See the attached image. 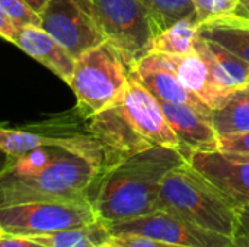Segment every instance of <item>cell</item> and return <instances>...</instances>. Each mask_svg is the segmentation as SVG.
Returning <instances> with one entry per match:
<instances>
[{
  "mask_svg": "<svg viewBox=\"0 0 249 247\" xmlns=\"http://www.w3.org/2000/svg\"><path fill=\"white\" fill-rule=\"evenodd\" d=\"M159 103L181 143L185 157L194 151H216L217 132L210 116L188 105L169 103L163 100H159Z\"/></svg>",
  "mask_w": 249,
  "mask_h": 247,
  "instance_id": "cell-12",
  "label": "cell"
},
{
  "mask_svg": "<svg viewBox=\"0 0 249 247\" xmlns=\"http://www.w3.org/2000/svg\"><path fill=\"white\" fill-rule=\"evenodd\" d=\"M101 247H115V246H112V245H111V243L108 242V243H105V245H102V246H101Z\"/></svg>",
  "mask_w": 249,
  "mask_h": 247,
  "instance_id": "cell-32",
  "label": "cell"
},
{
  "mask_svg": "<svg viewBox=\"0 0 249 247\" xmlns=\"http://www.w3.org/2000/svg\"><path fill=\"white\" fill-rule=\"evenodd\" d=\"M32 9H35L38 13H41L42 10H44V7H45V4H47V1L48 0H25Z\"/></svg>",
  "mask_w": 249,
  "mask_h": 247,
  "instance_id": "cell-29",
  "label": "cell"
},
{
  "mask_svg": "<svg viewBox=\"0 0 249 247\" xmlns=\"http://www.w3.org/2000/svg\"><path fill=\"white\" fill-rule=\"evenodd\" d=\"M111 236L139 234L184 247H236V239L206 230L171 213L156 210L150 214L107 224Z\"/></svg>",
  "mask_w": 249,
  "mask_h": 247,
  "instance_id": "cell-7",
  "label": "cell"
},
{
  "mask_svg": "<svg viewBox=\"0 0 249 247\" xmlns=\"http://www.w3.org/2000/svg\"><path fill=\"white\" fill-rule=\"evenodd\" d=\"M115 103L133 130L150 147L163 146L182 153L181 143L169 125L159 100L133 74L130 76L125 90Z\"/></svg>",
  "mask_w": 249,
  "mask_h": 247,
  "instance_id": "cell-9",
  "label": "cell"
},
{
  "mask_svg": "<svg viewBox=\"0 0 249 247\" xmlns=\"http://www.w3.org/2000/svg\"><path fill=\"white\" fill-rule=\"evenodd\" d=\"M80 3L95 20L105 41L111 42L131 67L150 54L158 31L140 0H80Z\"/></svg>",
  "mask_w": 249,
  "mask_h": 247,
  "instance_id": "cell-5",
  "label": "cell"
},
{
  "mask_svg": "<svg viewBox=\"0 0 249 247\" xmlns=\"http://www.w3.org/2000/svg\"><path fill=\"white\" fill-rule=\"evenodd\" d=\"M216 151L249 154V131L219 134L216 140Z\"/></svg>",
  "mask_w": 249,
  "mask_h": 247,
  "instance_id": "cell-23",
  "label": "cell"
},
{
  "mask_svg": "<svg viewBox=\"0 0 249 247\" xmlns=\"http://www.w3.org/2000/svg\"><path fill=\"white\" fill-rule=\"evenodd\" d=\"M9 162H10V156L0 148V175L4 172V169L7 167Z\"/></svg>",
  "mask_w": 249,
  "mask_h": 247,
  "instance_id": "cell-30",
  "label": "cell"
},
{
  "mask_svg": "<svg viewBox=\"0 0 249 247\" xmlns=\"http://www.w3.org/2000/svg\"><path fill=\"white\" fill-rule=\"evenodd\" d=\"M131 74L158 99L169 103H181L212 116L210 109L196 95L187 90L162 54H147L133 67Z\"/></svg>",
  "mask_w": 249,
  "mask_h": 247,
  "instance_id": "cell-11",
  "label": "cell"
},
{
  "mask_svg": "<svg viewBox=\"0 0 249 247\" xmlns=\"http://www.w3.org/2000/svg\"><path fill=\"white\" fill-rule=\"evenodd\" d=\"M96 220L89 202H28L0 208V227L16 236L48 234Z\"/></svg>",
  "mask_w": 249,
  "mask_h": 247,
  "instance_id": "cell-6",
  "label": "cell"
},
{
  "mask_svg": "<svg viewBox=\"0 0 249 247\" xmlns=\"http://www.w3.org/2000/svg\"><path fill=\"white\" fill-rule=\"evenodd\" d=\"M0 247H47L29 236H16V234H3L0 237Z\"/></svg>",
  "mask_w": 249,
  "mask_h": 247,
  "instance_id": "cell-25",
  "label": "cell"
},
{
  "mask_svg": "<svg viewBox=\"0 0 249 247\" xmlns=\"http://www.w3.org/2000/svg\"><path fill=\"white\" fill-rule=\"evenodd\" d=\"M41 15V28L74 58L105 41L80 0H48Z\"/></svg>",
  "mask_w": 249,
  "mask_h": 247,
  "instance_id": "cell-8",
  "label": "cell"
},
{
  "mask_svg": "<svg viewBox=\"0 0 249 247\" xmlns=\"http://www.w3.org/2000/svg\"><path fill=\"white\" fill-rule=\"evenodd\" d=\"M187 160L235 207L249 204V154L194 151Z\"/></svg>",
  "mask_w": 249,
  "mask_h": 247,
  "instance_id": "cell-10",
  "label": "cell"
},
{
  "mask_svg": "<svg viewBox=\"0 0 249 247\" xmlns=\"http://www.w3.org/2000/svg\"><path fill=\"white\" fill-rule=\"evenodd\" d=\"M149 10L158 33L179 19L196 15L193 0H140Z\"/></svg>",
  "mask_w": 249,
  "mask_h": 247,
  "instance_id": "cell-20",
  "label": "cell"
},
{
  "mask_svg": "<svg viewBox=\"0 0 249 247\" xmlns=\"http://www.w3.org/2000/svg\"><path fill=\"white\" fill-rule=\"evenodd\" d=\"M238 236L249 243V204L238 207Z\"/></svg>",
  "mask_w": 249,
  "mask_h": 247,
  "instance_id": "cell-26",
  "label": "cell"
},
{
  "mask_svg": "<svg viewBox=\"0 0 249 247\" xmlns=\"http://www.w3.org/2000/svg\"><path fill=\"white\" fill-rule=\"evenodd\" d=\"M13 45L45 66L50 71L69 84L74 71L76 58L42 28L32 26L18 29Z\"/></svg>",
  "mask_w": 249,
  "mask_h": 247,
  "instance_id": "cell-14",
  "label": "cell"
},
{
  "mask_svg": "<svg viewBox=\"0 0 249 247\" xmlns=\"http://www.w3.org/2000/svg\"><path fill=\"white\" fill-rule=\"evenodd\" d=\"M248 84H249V76H248Z\"/></svg>",
  "mask_w": 249,
  "mask_h": 247,
  "instance_id": "cell-35",
  "label": "cell"
},
{
  "mask_svg": "<svg viewBox=\"0 0 249 247\" xmlns=\"http://www.w3.org/2000/svg\"><path fill=\"white\" fill-rule=\"evenodd\" d=\"M233 15L239 16V17H244V19H248L249 20V0H239L238 1V6L233 12Z\"/></svg>",
  "mask_w": 249,
  "mask_h": 247,
  "instance_id": "cell-28",
  "label": "cell"
},
{
  "mask_svg": "<svg viewBox=\"0 0 249 247\" xmlns=\"http://www.w3.org/2000/svg\"><path fill=\"white\" fill-rule=\"evenodd\" d=\"M102 179L88 159L63 150L51 163L32 172L0 175V208L28 202H89Z\"/></svg>",
  "mask_w": 249,
  "mask_h": 247,
  "instance_id": "cell-2",
  "label": "cell"
},
{
  "mask_svg": "<svg viewBox=\"0 0 249 247\" xmlns=\"http://www.w3.org/2000/svg\"><path fill=\"white\" fill-rule=\"evenodd\" d=\"M212 124L219 134L249 131V93L245 89L233 90L223 105L212 112Z\"/></svg>",
  "mask_w": 249,
  "mask_h": 247,
  "instance_id": "cell-19",
  "label": "cell"
},
{
  "mask_svg": "<svg viewBox=\"0 0 249 247\" xmlns=\"http://www.w3.org/2000/svg\"><path fill=\"white\" fill-rule=\"evenodd\" d=\"M242 89H245V90L249 93V84H247V86H245V87H242Z\"/></svg>",
  "mask_w": 249,
  "mask_h": 247,
  "instance_id": "cell-33",
  "label": "cell"
},
{
  "mask_svg": "<svg viewBox=\"0 0 249 247\" xmlns=\"http://www.w3.org/2000/svg\"><path fill=\"white\" fill-rule=\"evenodd\" d=\"M3 234H4V231H3V229H1V227H0V237H1V236H3Z\"/></svg>",
  "mask_w": 249,
  "mask_h": 247,
  "instance_id": "cell-34",
  "label": "cell"
},
{
  "mask_svg": "<svg viewBox=\"0 0 249 247\" xmlns=\"http://www.w3.org/2000/svg\"><path fill=\"white\" fill-rule=\"evenodd\" d=\"M194 51L206 63L213 79L223 90L233 92L248 84L249 63L222 45L198 35L194 42Z\"/></svg>",
  "mask_w": 249,
  "mask_h": 247,
  "instance_id": "cell-15",
  "label": "cell"
},
{
  "mask_svg": "<svg viewBox=\"0 0 249 247\" xmlns=\"http://www.w3.org/2000/svg\"><path fill=\"white\" fill-rule=\"evenodd\" d=\"M235 239H236V243H238V245H236V247H249V243L247 242V240H245V239H244V237H241V236H236Z\"/></svg>",
  "mask_w": 249,
  "mask_h": 247,
  "instance_id": "cell-31",
  "label": "cell"
},
{
  "mask_svg": "<svg viewBox=\"0 0 249 247\" xmlns=\"http://www.w3.org/2000/svg\"><path fill=\"white\" fill-rule=\"evenodd\" d=\"M16 28L6 19V16L3 15V12L0 10V36L4 38L6 41L12 42L15 41V36H16Z\"/></svg>",
  "mask_w": 249,
  "mask_h": 247,
  "instance_id": "cell-27",
  "label": "cell"
},
{
  "mask_svg": "<svg viewBox=\"0 0 249 247\" xmlns=\"http://www.w3.org/2000/svg\"><path fill=\"white\" fill-rule=\"evenodd\" d=\"M198 35L213 41L249 63V20L236 15L209 19L200 25Z\"/></svg>",
  "mask_w": 249,
  "mask_h": 247,
  "instance_id": "cell-16",
  "label": "cell"
},
{
  "mask_svg": "<svg viewBox=\"0 0 249 247\" xmlns=\"http://www.w3.org/2000/svg\"><path fill=\"white\" fill-rule=\"evenodd\" d=\"M239 0H193L196 15L203 23L209 19L233 15Z\"/></svg>",
  "mask_w": 249,
  "mask_h": 247,
  "instance_id": "cell-22",
  "label": "cell"
},
{
  "mask_svg": "<svg viewBox=\"0 0 249 247\" xmlns=\"http://www.w3.org/2000/svg\"><path fill=\"white\" fill-rule=\"evenodd\" d=\"M0 10L16 28H41V15L25 0H0Z\"/></svg>",
  "mask_w": 249,
  "mask_h": 247,
  "instance_id": "cell-21",
  "label": "cell"
},
{
  "mask_svg": "<svg viewBox=\"0 0 249 247\" xmlns=\"http://www.w3.org/2000/svg\"><path fill=\"white\" fill-rule=\"evenodd\" d=\"M156 210L171 213L210 231L233 239L238 236V207L188 160L163 178Z\"/></svg>",
  "mask_w": 249,
  "mask_h": 247,
  "instance_id": "cell-3",
  "label": "cell"
},
{
  "mask_svg": "<svg viewBox=\"0 0 249 247\" xmlns=\"http://www.w3.org/2000/svg\"><path fill=\"white\" fill-rule=\"evenodd\" d=\"M200 25L201 22L197 15L177 20L153 38L150 54L181 55L194 51V42L198 36Z\"/></svg>",
  "mask_w": 249,
  "mask_h": 247,
  "instance_id": "cell-18",
  "label": "cell"
},
{
  "mask_svg": "<svg viewBox=\"0 0 249 247\" xmlns=\"http://www.w3.org/2000/svg\"><path fill=\"white\" fill-rule=\"evenodd\" d=\"M131 71V64L108 41L77 57L69 82L77 114L90 118L112 106L125 90Z\"/></svg>",
  "mask_w": 249,
  "mask_h": 247,
  "instance_id": "cell-4",
  "label": "cell"
},
{
  "mask_svg": "<svg viewBox=\"0 0 249 247\" xmlns=\"http://www.w3.org/2000/svg\"><path fill=\"white\" fill-rule=\"evenodd\" d=\"M162 55L174 70L181 84L193 95H196L201 102H204L210 109L214 111L220 108L232 93L223 90L216 83L209 67L196 51L181 55Z\"/></svg>",
  "mask_w": 249,
  "mask_h": 247,
  "instance_id": "cell-13",
  "label": "cell"
},
{
  "mask_svg": "<svg viewBox=\"0 0 249 247\" xmlns=\"http://www.w3.org/2000/svg\"><path fill=\"white\" fill-rule=\"evenodd\" d=\"M108 242L115 247H184L139 234H115Z\"/></svg>",
  "mask_w": 249,
  "mask_h": 247,
  "instance_id": "cell-24",
  "label": "cell"
},
{
  "mask_svg": "<svg viewBox=\"0 0 249 247\" xmlns=\"http://www.w3.org/2000/svg\"><path fill=\"white\" fill-rule=\"evenodd\" d=\"M47 247H101L108 243L111 233L101 220L48 234L29 236Z\"/></svg>",
  "mask_w": 249,
  "mask_h": 247,
  "instance_id": "cell-17",
  "label": "cell"
},
{
  "mask_svg": "<svg viewBox=\"0 0 249 247\" xmlns=\"http://www.w3.org/2000/svg\"><path fill=\"white\" fill-rule=\"evenodd\" d=\"M185 162L187 157L179 150L163 146H153L124 159L99 182L93 199L98 220L108 224L156 211L163 178Z\"/></svg>",
  "mask_w": 249,
  "mask_h": 247,
  "instance_id": "cell-1",
  "label": "cell"
}]
</instances>
